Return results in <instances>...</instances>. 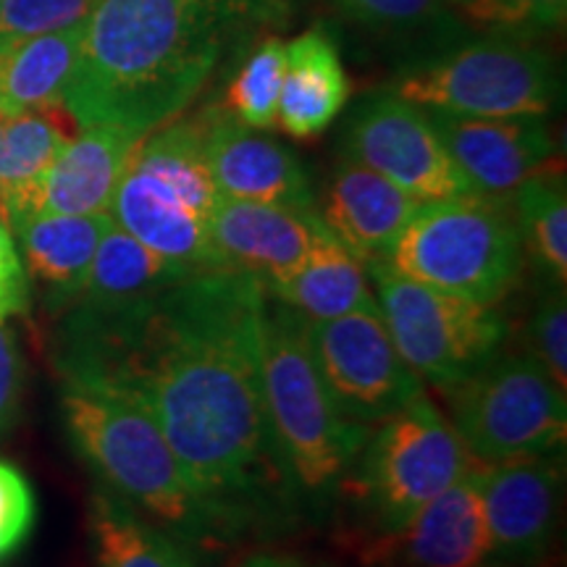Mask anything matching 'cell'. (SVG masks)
Returning a JSON list of instances; mask_svg holds the SVG:
<instances>
[{"mask_svg":"<svg viewBox=\"0 0 567 567\" xmlns=\"http://www.w3.org/2000/svg\"><path fill=\"white\" fill-rule=\"evenodd\" d=\"M266 287L237 268L187 274L101 331H66L61 371L134 396L226 528L276 473L266 417Z\"/></svg>","mask_w":567,"mask_h":567,"instance_id":"obj_1","label":"cell"},{"mask_svg":"<svg viewBox=\"0 0 567 567\" xmlns=\"http://www.w3.org/2000/svg\"><path fill=\"white\" fill-rule=\"evenodd\" d=\"M226 0H97L63 105L145 137L195 101L221 53Z\"/></svg>","mask_w":567,"mask_h":567,"instance_id":"obj_2","label":"cell"},{"mask_svg":"<svg viewBox=\"0 0 567 567\" xmlns=\"http://www.w3.org/2000/svg\"><path fill=\"white\" fill-rule=\"evenodd\" d=\"M61 415L76 455L111 494L184 542L224 534L153 415L124 389L84 371H61Z\"/></svg>","mask_w":567,"mask_h":567,"instance_id":"obj_3","label":"cell"},{"mask_svg":"<svg viewBox=\"0 0 567 567\" xmlns=\"http://www.w3.org/2000/svg\"><path fill=\"white\" fill-rule=\"evenodd\" d=\"M264 394L281 478L305 499L334 496L363 450L368 429L347 417L326 389L305 318L276 300L266 310Z\"/></svg>","mask_w":567,"mask_h":567,"instance_id":"obj_4","label":"cell"},{"mask_svg":"<svg viewBox=\"0 0 567 567\" xmlns=\"http://www.w3.org/2000/svg\"><path fill=\"white\" fill-rule=\"evenodd\" d=\"M386 264L439 292L496 305L523 271V245L505 200L481 195L417 205Z\"/></svg>","mask_w":567,"mask_h":567,"instance_id":"obj_5","label":"cell"},{"mask_svg":"<svg viewBox=\"0 0 567 567\" xmlns=\"http://www.w3.org/2000/svg\"><path fill=\"white\" fill-rule=\"evenodd\" d=\"M481 465L455 425L425 394L386 415L354 457L342 488H350L375 538L408 526L421 509Z\"/></svg>","mask_w":567,"mask_h":567,"instance_id":"obj_6","label":"cell"},{"mask_svg":"<svg viewBox=\"0 0 567 567\" xmlns=\"http://www.w3.org/2000/svg\"><path fill=\"white\" fill-rule=\"evenodd\" d=\"M365 268L389 337L421 381L450 394L499 354L507 323L494 305L439 292L396 274L386 260Z\"/></svg>","mask_w":567,"mask_h":567,"instance_id":"obj_7","label":"cell"},{"mask_svg":"<svg viewBox=\"0 0 567 567\" xmlns=\"http://www.w3.org/2000/svg\"><path fill=\"white\" fill-rule=\"evenodd\" d=\"M450 402L452 425L481 465L565 452V389L530 354H496Z\"/></svg>","mask_w":567,"mask_h":567,"instance_id":"obj_8","label":"cell"},{"mask_svg":"<svg viewBox=\"0 0 567 567\" xmlns=\"http://www.w3.org/2000/svg\"><path fill=\"white\" fill-rule=\"evenodd\" d=\"M402 101L455 116H544L557 95L555 63L523 40H488L460 48L402 74Z\"/></svg>","mask_w":567,"mask_h":567,"instance_id":"obj_9","label":"cell"},{"mask_svg":"<svg viewBox=\"0 0 567 567\" xmlns=\"http://www.w3.org/2000/svg\"><path fill=\"white\" fill-rule=\"evenodd\" d=\"M305 334L326 389L352 421L379 423L425 394L396 352L379 305L329 321H305Z\"/></svg>","mask_w":567,"mask_h":567,"instance_id":"obj_10","label":"cell"},{"mask_svg":"<svg viewBox=\"0 0 567 567\" xmlns=\"http://www.w3.org/2000/svg\"><path fill=\"white\" fill-rule=\"evenodd\" d=\"M347 158L421 203L476 195L446 153L429 113L394 92L373 95L347 124Z\"/></svg>","mask_w":567,"mask_h":567,"instance_id":"obj_11","label":"cell"},{"mask_svg":"<svg viewBox=\"0 0 567 567\" xmlns=\"http://www.w3.org/2000/svg\"><path fill=\"white\" fill-rule=\"evenodd\" d=\"M565 452L486 465L484 515L492 557L534 565L557 534L565 486Z\"/></svg>","mask_w":567,"mask_h":567,"instance_id":"obj_12","label":"cell"},{"mask_svg":"<svg viewBox=\"0 0 567 567\" xmlns=\"http://www.w3.org/2000/svg\"><path fill=\"white\" fill-rule=\"evenodd\" d=\"M460 174L488 200H505L555 158V140L544 116L481 118L429 111Z\"/></svg>","mask_w":567,"mask_h":567,"instance_id":"obj_13","label":"cell"},{"mask_svg":"<svg viewBox=\"0 0 567 567\" xmlns=\"http://www.w3.org/2000/svg\"><path fill=\"white\" fill-rule=\"evenodd\" d=\"M486 465H473L408 526L373 538L368 563L394 567H481L492 557L484 515Z\"/></svg>","mask_w":567,"mask_h":567,"instance_id":"obj_14","label":"cell"},{"mask_svg":"<svg viewBox=\"0 0 567 567\" xmlns=\"http://www.w3.org/2000/svg\"><path fill=\"white\" fill-rule=\"evenodd\" d=\"M329 231L313 208L221 197L210 216V239L226 268L271 284L295 274Z\"/></svg>","mask_w":567,"mask_h":567,"instance_id":"obj_15","label":"cell"},{"mask_svg":"<svg viewBox=\"0 0 567 567\" xmlns=\"http://www.w3.org/2000/svg\"><path fill=\"white\" fill-rule=\"evenodd\" d=\"M205 163L218 195L229 200L313 208L308 174L297 155L224 109L205 113Z\"/></svg>","mask_w":567,"mask_h":567,"instance_id":"obj_16","label":"cell"},{"mask_svg":"<svg viewBox=\"0 0 567 567\" xmlns=\"http://www.w3.org/2000/svg\"><path fill=\"white\" fill-rule=\"evenodd\" d=\"M111 218L118 229L189 271L226 268L210 239V221L193 205L130 161L111 203Z\"/></svg>","mask_w":567,"mask_h":567,"instance_id":"obj_17","label":"cell"},{"mask_svg":"<svg viewBox=\"0 0 567 567\" xmlns=\"http://www.w3.org/2000/svg\"><path fill=\"white\" fill-rule=\"evenodd\" d=\"M187 274L195 271L161 258L113 224L97 245L80 297L71 302L74 313L66 331H101L122 323Z\"/></svg>","mask_w":567,"mask_h":567,"instance_id":"obj_18","label":"cell"},{"mask_svg":"<svg viewBox=\"0 0 567 567\" xmlns=\"http://www.w3.org/2000/svg\"><path fill=\"white\" fill-rule=\"evenodd\" d=\"M140 140L142 137H134L118 126H80V132L71 137L63 153L34 187L21 216H30V213H63V216L109 213L118 182H122Z\"/></svg>","mask_w":567,"mask_h":567,"instance_id":"obj_19","label":"cell"},{"mask_svg":"<svg viewBox=\"0 0 567 567\" xmlns=\"http://www.w3.org/2000/svg\"><path fill=\"white\" fill-rule=\"evenodd\" d=\"M421 200L354 161H342L323 197L326 229L363 264L392 255L396 239L415 216Z\"/></svg>","mask_w":567,"mask_h":567,"instance_id":"obj_20","label":"cell"},{"mask_svg":"<svg viewBox=\"0 0 567 567\" xmlns=\"http://www.w3.org/2000/svg\"><path fill=\"white\" fill-rule=\"evenodd\" d=\"M111 226V213H30L11 221L9 231L19 239L27 276L45 289L53 308H61L80 297L97 245Z\"/></svg>","mask_w":567,"mask_h":567,"instance_id":"obj_21","label":"cell"},{"mask_svg":"<svg viewBox=\"0 0 567 567\" xmlns=\"http://www.w3.org/2000/svg\"><path fill=\"white\" fill-rule=\"evenodd\" d=\"M350 95L342 59L329 34L310 30L287 45L276 122L295 140H313L339 116Z\"/></svg>","mask_w":567,"mask_h":567,"instance_id":"obj_22","label":"cell"},{"mask_svg":"<svg viewBox=\"0 0 567 567\" xmlns=\"http://www.w3.org/2000/svg\"><path fill=\"white\" fill-rule=\"evenodd\" d=\"M276 302L287 305L305 321H329L358 310L375 308L368 289V268L331 231L318 239L308 260L287 279L266 289Z\"/></svg>","mask_w":567,"mask_h":567,"instance_id":"obj_23","label":"cell"},{"mask_svg":"<svg viewBox=\"0 0 567 567\" xmlns=\"http://www.w3.org/2000/svg\"><path fill=\"white\" fill-rule=\"evenodd\" d=\"M76 132L80 124L66 105L6 118L0 132V221L9 226L27 210L34 187Z\"/></svg>","mask_w":567,"mask_h":567,"instance_id":"obj_24","label":"cell"},{"mask_svg":"<svg viewBox=\"0 0 567 567\" xmlns=\"http://www.w3.org/2000/svg\"><path fill=\"white\" fill-rule=\"evenodd\" d=\"M82 27L0 48V116L63 105L80 55Z\"/></svg>","mask_w":567,"mask_h":567,"instance_id":"obj_25","label":"cell"},{"mask_svg":"<svg viewBox=\"0 0 567 567\" xmlns=\"http://www.w3.org/2000/svg\"><path fill=\"white\" fill-rule=\"evenodd\" d=\"M90 530L97 567H197L179 538L111 492L92 496Z\"/></svg>","mask_w":567,"mask_h":567,"instance_id":"obj_26","label":"cell"},{"mask_svg":"<svg viewBox=\"0 0 567 567\" xmlns=\"http://www.w3.org/2000/svg\"><path fill=\"white\" fill-rule=\"evenodd\" d=\"M515 224L523 252L549 279V287L567 284V193L563 172H542L515 189Z\"/></svg>","mask_w":567,"mask_h":567,"instance_id":"obj_27","label":"cell"},{"mask_svg":"<svg viewBox=\"0 0 567 567\" xmlns=\"http://www.w3.org/2000/svg\"><path fill=\"white\" fill-rule=\"evenodd\" d=\"M287 48L279 40L264 45L239 66L224 95V111L250 130H271L279 109Z\"/></svg>","mask_w":567,"mask_h":567,"instance_id":"obj_28","label":"cell"},{"mask_svg":"<svg viewBox=\"0 0 567 567\" xmlns=\"http://www.w3.org/2000/svg\"><path fill=\"white\" fill-rule=\"evenodd\" d=\"M97 0H0V48L84 24Z\"/></svg>","mask_w":567,"mask_h":567,"instance_id":"obj_29","label":"cell"},{"mask_svg":"<svg viewBox=\"0 0 567 567\" xmlns=\"http://www.w3.org/2000/svg\"><path fill=\"white\" fill-rule=\"evenodd\" d=\"M481 30H555L565 21L567 0H452Z\"/></svg>","mask_w":567,"mask_h":567,"instance_id":"obj_30","label":"cell"},{"mask_svg":"<svg viewBox=\"0 0 567 567\" xmlns=\"http://www.w3.org/2000/svg\"><path fill=\"white\" fill-rule=\"evenodd\" d=\"M526 344L530 358L551 381L567 389V302L563 287H549L538 300L526 326Z\"/></svg>","mask_w":567,"mask_h":567,"instance_id":"obj_31","label":"cell"},{"mask_svg":"<svg viewBox=\"0 0 567 567\" xmlns=\"http://www.w3.org/2000/svg\"><path fill=\"white\" fill-rule=\"evenodd\" d=\"M331 3L344 17L381 32L415 30L434 21L444 9V0H331Z\"/></svg>","mask_w":567,"mask_h":567,"instance_id":"obj_32","label":"cell"},{"mask_svg":"<svg viewBox=\"0 0 567 567\" xmlns=\"http://www.w3.org/2000/svg\"><path fill=\"white\" fill-rule=\"evenodd\" d=\"M34 526V494L19 467L0 460V559L17 551Z\"/></svg>","mask_w":567,"mask_h":567,"instance_id":"obj_33","label":"cell"},{"mask_svg":"<svg viewBox=\"0 0 567 567\" xmlns=\"http://www.w3.org/2000/svg\"><path fill=\"white\" fill-rule=\"evenodd\" d=\"M21 396H24V358L13 329L0 321V436L17 425Z\"/></svg>","mask_w":567,"mask_h":567,"instance_id":"obj_34","label":"cell"},{"mask_svg":"<svg viewBox=\"0 0 567 567\" xmlns=\"http://www.w3.org/2000/svg\"><path fill=\"white\" fill-rule=\"evenodd\" d=\"M27 308H30V276L13 243V234L0 221V321L27 313Z\"/></svg>","mask_w":567,"mask_h":567,"instance_id":"obj_35","label":"cell"},{"mask_svg":"<svg viewBox=\"0 0 567 567\" xmlns=\"http://www.w3.org/2000/svg\"><path fill=\"white\" fill-rule=\"evenodd\" d=\"M243 567H310V565H302L297 563V559H289V557H252L247 559Z\"/></svg>","mask_w":567,"mask_h":567,"instance_id":"obj_36","label":"cell"},{"mask_svg":"<svg viewBox=\"0 0 567 567\" xmlns=\"http://www.w3.org/2000/svg\"><path fill=\"white\" fill-rule=\"evenodd\" d=\"M3 124H6V116H0V132H3Z\"/></svg>","mask_w":567,"mask_h":567,"instance_id":"obj_37","label":"cell"}]
</instances>
